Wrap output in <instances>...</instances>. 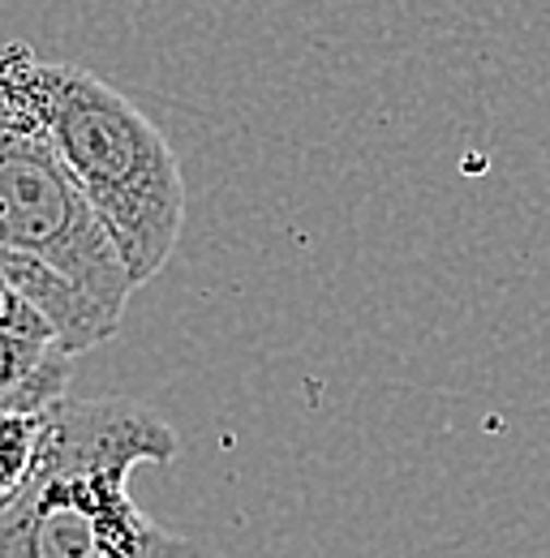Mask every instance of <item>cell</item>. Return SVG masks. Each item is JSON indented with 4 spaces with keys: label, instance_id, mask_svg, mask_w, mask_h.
<instances>
[{
    "label": "cell",
    "instance_id": "6",
    "mask_svg": "<svg viewBox=\"0 0 550 558\" xmlns=\"http://www.w3.org/2000/svg\"><path fill=\"white\" fill-rule=\"evenodd\" d=\"M0 331L22 336V340H48V344H57L52 327L44 323V314H39L31 301H22L4 279H0ZM57 349H61V344H57Z\"/></svg>",
    "mask_w": 550,
    "mask_h": 558
},
{
    "label": "cell",
    "instance_id": "4",
    "mask_svg": "<svg viewBox=\"0 0 550 558\" xmlns=\"http://www.w3.org/2000/svg\"><path fill=\"white\" fill-rule=\"evenodd\" d=\"M69 352L0 331V413H48L65 400Z\"/></svg>",
    "mask_w": 550,
    "mask_h": 558
},
{
    "label": "cell",
    "instance_id": "3",
    "mask_svg": "<svg viewBox=\"0 0 550 558\" xmlns=\"http://www.w3.org/2000/svg\"><path fill=\"white\" fill-rule=\"evenodd\" d=\"M0 254L31 258L77 283L112 318L125 314L134 279L108 228L65 172L48 138L0 108Z\"/></svg>",
    "mask_w": 550,
    "mask_h": 558
},
{
    "label": "cell",
    "instance_id": "5",
    "mask_svg": "<svg viewBox=\"0 0 550 558\" xmlns=\"http://www.w3.org/2000/svg\"><path fill=\"white\" fill-rule=\"evenodd\" d=\"M44 413H0V511L17 502L35 473Z\"/></svg>",
    "mask_w": 550,
    "mask_h": 558
},
{
    "label": "cell",
    "instance_id": "1",
    "mask_svg": "<svg viewBox=\"0 0 550 558\" xmlns=\"http://www.w3.org/2000/svg\"><path fill=\"white\" fill-rule=\"evenodd\" d=\"M0 108L35 125L108 228L125 271L155 279L186 228L181 159L159 125L99 73L0 44Z\"/></svg>",
    "mask_w": 550,
    "mask_h": 558
},
{
    "label": "cell",
    "instance_id": "2",
    "mask_svg": "<svg viewBox=\"0 0 550 558\" xmlns=\"http://www.w3.org/2000/svg\"><path fill=\"white\" fill-rule=\"evenodd\" d=\"M181 438L138 400H61L44 413L35 473L0 511V558H199L134 498L138 464H172Z\"/></svg>",
    "mask_w": 550,
    "mask_h": 558
}]
</instances>
